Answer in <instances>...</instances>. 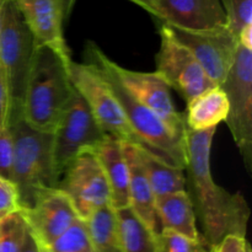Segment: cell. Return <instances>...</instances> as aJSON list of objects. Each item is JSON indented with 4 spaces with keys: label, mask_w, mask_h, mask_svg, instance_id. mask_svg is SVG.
Returning <instances> with one entry per match:
<instances>
[{
    "label": "cell",
    "mask_w": 252,
    "mask_h": 252,
    "mask_svg": "<svg viewBox=\"0 0 252 252\" xmlns=\"http://www.w3.org/2000/svg\"><path fill=\"white\" fill-rule=\"evenodd\" d=\"M217 128L193 130L185 128L187 171L186 187L203 238L216 246L226 235H246L250 208L240 193L218 186L211 174L212 140Z\"/></svg>",
    "instance_id": "1"
},
{
    "label": "cell",
    "mask_w": 252,
    "mask_h": 252,
    "mask_svg": "<svg viewBox=\"0 0 252 252\" xmlns=\"http://www.w3.org/2000/svg\"><path fill=\"white\" fill-rule=\"evenodd\" d=\"M65 59L48 46H37L27 78L21 115L32 128L53 133L75 89Z\"/></svg>",
    "instance_id": "2"
},
{
    "label": "cell",
    "mask_w": 252,
    "mask_h": 252,
    "mask_svg": "<svg viewBox=\"0 0 252 252\" xmlns=\"http://www.w3.org/2000/svg\"><path fill=\"white\" fill-rule=\"evenodd\" d=\"M14 144L12 182L16 186L19 207L29 209L42 193L57 189L59 176L52 152L53 134L32 128L21 113L9 117Z\"/></svg>",
    "instance_id": "3"
},
{
    "label": "cell",
    "mask_w": 252,
    "mask_h": 252,
    "mask_svg": "<svg viewBox=\"0 0 252 252\" xmlns=\"http://www.w3.org/2000/svg\"><path fill=\"white\" fill-rule=\"evenodd\" d=\"M84 58L85 63L93 66L107 83L108 88L111 89L122 110L125 111L128 122L130 123L134 132L139 135L140 139L148 145L150 152L167 164L185 169L186 166L185 139L176 137L161 118L158 117L144 105L138 102L100 62L88 54H84Z\"/></svg>",
    "instance_id": "4"
},
{
    "label": "cell",
    "mask_w": 252,
    "mask_h": 252,
    "mask_svg": "<svg viewBox=\"0 0 252 252\" xmlns=\"http://www.w3.org/2000/svg\"><path fill=\"white\" fill-rule=\"evenodd\" d=\"M37 48L31 30L12 0H4L0 22V66L6 80L10 115L21 113L25 89Z\"/></svg>",
    "instance_id": "5"
},
{
    "label": "cell",
    "mask_w": 252,
    "mask_h": 252,
    "mask_svg": "<svg viewBox=\"0 0 252 252\" xmlns=\"http://www.w3.org/2000/svg\"><path fill=\"white\" fill-rule=\"evenodd\" d=\"M68 71L74 89L86 101L94 117L106 134L150 152L148 145L140 139L128 122L125 111L107 83L93 66L71 59L68 64Z\"/></svg>",
    "instance_id": "6"
},
{
    "label": "cell",
    "mask_w": 252,
    "mask_h": 252,
    "mask_svg": "<svg viewBox=\"0 0 252 252\" xmlns=\"http://www.w3.org/2000/svg\"><path fill=\"white\" fill-rule=\"evenodd\" d=\"M84 54L100 62L138 102L161 118L176 137L185 139V116L176 110L169 85L157 73H142L123 68L111 61L94 42L86 43Z\"/></svg>",
    "instance_id": "7"
},
{
    "label": "cell",
    "mask_w": 252,
    "mask_h": 252,
    "mask_svg": "<svg viewBox=\"0 0 252 252\" xmlns=\"http://www.w3.org/2000/svg\"><path fill=\"white\" fill-rule=\"evenodd\" d=\"M229 102L225 118L249 172L252 171V49L239 44L235 61L220 84Z\"/></svg>",
    "instance_id": "8"
},
{
    "label": "cell",
    "mask_w": 252,
    "mask_h": 252,
    "mask_svg": "<svg viewBox=\"0 0 252 252\" xmlns=\"http://www.w3.org/2000/svg\"><path fill=\"white\" fill-rule=\"evenodd\" d=\"M52 134V152L59 180L78 153L94 149L107 135L76 90Z\"/></svg>",
    "instance_id": "9"
},
{
    "label": "cell",
    "mask_w": 252,
    "mask_h": 252,
    "mask_svg": "<svg viewBox=\"0 0 252 252\" xmlns=\"http://www.w3.org/2000/svg\"><path fill=\"white\" fill-rule=\"evenodd\" d=\"M155 63V73L170 89L177 91L186 102L216 86L196 57L174 36L165 24L160 27V48Z\"/></svg>",
    "instance_id": "10"
},
{
    "label": "cell",
    "mask_w": 252,
    "mask_h": 252,
    "mask_svg": "<svg viewBox=\"0 0 252 252\" xmlns=\"http://www.w3.org/2000/svg\"><path fill=\"white\" fill-rule=\"evenodd\" d=\"M58 189L70 199L76 214L85 220L101 207L110 204V187L100 162L91 150L78 153L66 166Z\"/></svg>",
    "instance_id": "11"
},
{
    "label": "cell",
    "mask_w": 252,
    "mask_h": 252,
    "mask_svg": "<svg viewBox=\"0 0 252 252\" xmlns=\"http://www.w3.org/2000/svg\"><path fill=\"white\" fill-rule=\"evenodd\" d=\"M169 29L196 57L211 80L216 85H220L235 61L239 48L238 36L226 25L204 31H189L171 26Z\"/></svg>",
    "instance_id": "12"
},
{
    "label": "cell",
    "mask_w": 252,
    "mask_h": 252,
    "mask_svg": "<svg viewBox=\"0 0 252 252\" xmlns=\"http://www.w3.org/2000/svg\"><path fill=\"white\" fill-rule=\"evenodd\" d=\"M21 213L41 248L51 245L79 218L69 197L58 187L42 193L31 208Z\"/></svg>",
    "instance_id": "13"
},
{
    "label": "cell",
    "mask_w": 252,
    "mask_h": 252,
    "mask_svg": "<svg viewBox=\"0 0 252 252\" xmlns=\"http://www.w3.org/2000/svg\"><path fill=\"white\" fill-rule=\"evenodd\" d=\"M31 30L37 46H48L71 59L64 38V20L70 14L65 0H12Z\"/></svg>",
    "instance_id": "14"
},
{
    "label": "cell",
    "mask_w": 252,
    "mask_h": 252,
    "mask_svg": "<svg viewBox=\"0 0 252 252\" xmlns=\"http://www.w3.org/2000/svg\"><path fill=\"white\" fill-rule=\"evenodd\" d=\"M154 16L162 24L189 31H204L226 25L220 0H155Z\"/></svg>",
    "instance_id": "15"
},
{
    "label": "cell",
    "mask_w": 252,
    "mask_h": 252,
    "mask_svg": "<svg viewBox=\"0 0 252 252\" xmlns=\"http://www.w3.org/2000/svg\"><path fill=\"white\" fill-rule=\"evenodd\" d=\"M91 152L100 162L107 180L111 206L113 209L129 206V170L123 142L107 134Z\"/></svg>",
    "instance_id": "16"
},
{
    "label": "cell",
    "mask_w": 252,
    "mask_h": 252,
    "mask_svg": "<svg viewBox=\"0 0 252 252\" xmlns=\"http://www.w3.org/2000/svg\"><path fill=\"white\" fill-rule=\"evenodd\" d=\"M123 152L129 170V207L153 234L157 235L161 231V225L155 208V194L139 161L137 148L129 143H123Z\"/></svg>",
    "instance_id": "17"
},
{
    "label": "cell",
    "mask_w": 252,
    "mask_h": 252,
    "mask_svg": "<svg viewBox=\"0 0 252 252\" xmlns=\"http://www.w3.org/2000/svg\"><path fill=\"white\" fill-rule=\"evenodd\" d=\"M155 208L161 229H170L192 239L201 238L196 225V214L187 191L155 197Z\"/></svg>",
    "instance_id": "18"
},
{
    "label": "cell",
    "mask_w": 252,
    "mask_h": 252,
    "mask_svg": "<svg viewBox=\"0 0 252 252\" xmlns=\"http://www.w3.org/2000/svg\"><path fill=\"white\" fill-rule=\"evenodd\" d=\"M229 112V102L220 85H216L187 102L185 116L186 127L193 130L217 128L225 121Z\"/></svg>",
    "instance_id": "19"
},
{
    "label": "cell",
    "mask_w": 252,
    "mask_h": 252,
    "mask_svg": "<svg viewBox=\"0 0 252 252\" xmlns=\"http://www.w3.org/2000/svg\"><path fill=\"white\" fill-rule=\"evenodd\" d=\"M135 148H137L139 161L144 169L155 197L186 189L185 169L167 164L144 148L137 145Z\"/></svg>",
    "instance_id": "20"
},
{
    "label": "cell",
    "mask_w": 252,
    "mask_h": 252,
    "mask_svg": "<svg viewBox=\"0 0 252 252\" xmlns=\"http://www.w3.org/2000/svg\"><path fill=\"white\" fill-rule=\"evenodd\" d=\"M84 221L94 252H123L116 211L111 204L98 208Z\"/></svg>",
    "instance_id": "21"
},
{
    "label": "cell",
    "mask_w": 252,
    "mask_h": 252,
    "mask_svg": "<svg viewBox=\"0 0 252 252\" xmlns=\"http://www.w3.org/2000/svg\"><path fill=\"white\" fill-rule=\"evenodd\" d=\"M123 252H155V235L129 206L115 209Z\"/></svg>",
    "instance_id": "22"
},
{
    "label": "cell",
    "mask_w": 252,
    "mask_h": 252,
    "mask_svg": "<svg viewBox=\"0 0 252 252\" xmlns=\"http://www.w3.org/2000/svg\"><path fill=\"white\" fill-rule=\"evenodd\" d=\"M29 225L20 209L0 219V252H20L24 246Z\"/></svg>",
    "instance_id": "23"
},
{
    "label": "cell",
    "mask_w": 252,
    "mask_h": 252,
    "mask_svg": "<svg viewBox=\"0 0 252 252\" xmlns=\"http://www.w3.org/2000/svg\"><path fill=\"white\" fill-rule=\"evenodd\" d=\"M155 252H214L203 236L192 239L170 229H161L155 235Z\"/></svg>",
    "instance_id": "24"
},
{
    "label": "cell",
    "mask_w": 252,
    "mask_h": 252,
    "mask_svg": "<svg viewBox=\"0 0 252 252\" xmlns=\"http://www.w3.org/2000/svg\"><path fill=\"white\" fill-rule=\"evenodd\" d=\"M41 249L44 252H94L85 221L80 218L76 219L51 245Z\"/></svg>",
    "instance_id": "25"
},
{
    "label": "cell",
    "mask_w": 252,
    "mask_h": 252,
    "mask_svg": "<svg viewBox=\"0 0 252 252\" xmlns=\"http://www.w3.org/2000/svg\"><path fill=\"white\" fill-rule=\"evenodd\" d=\"M226 15V25L238 36L252 24V0H220Z\"/></svg>",
    "instance_id": "26"
},
{
    "label": "cell",
    "mask_w": 252,
    "mask_h": 252,
    "mask_svg": "<svg viewBox=\"0 0 252 252\" xmlns=\"http://www.w3.org/2000/svg\"><path fill=\"white\" fill-rule=\"evenodd\" d=\"M12 162H14V144L12 135L7 126L0 132V176L12 181Z\"/></svg>",
    "instance_id": "27"
},
{
    "label": "cell",
    "mask_w": 252,
    "mask_h": 252,
    "mask_svg": "<svg viewBox=\"0 0 252 252\" xmlns=\"http://www.w3.org/2000/svg\"><path fill=\"white\" fill-rule=\"evenodd\" d=\"M20 209L17 189L14 182L0 176V219Z\"/></svg>",
    "instance_id": "28"
},
{
    "label": "cell",
    "mask_w": 252,
    "mask_h": 252,
    "mask_svg": "<svg viewBox=\"0 0 252 252\" xmlns=\"http://www.w3.org/2000/svg\"><path fill=\"white\" fill-rule=\"evenodd\" d=\"M214 252H251V246L245 236L226 235L214 246Z\"/></svg>",
    "instance_id": "29"
},
{
    "label": "cell",
    "mask_w": 252,
    "mask_h": 252,
    "mask_svg": "<svg viewBox=\"0 0 252 252\" xmlns=\"http://www.w3.org/2000/svg\"><path fill=\"white\" fill-rule=\"evenodd\" d=\"M10 115V97L6 80L0 66V132L7 127Z\"/></svg>",
    "instance_id": "30"
},
{
    "label": "cell",
    "mask_w": 252,
    "mask_h": 252,
    "mask_svg": "<svg viewBox=\"0 0 252 252\" xmlns=\"http://www.w3.org/2000/svg\"><path fill=\"white\" fill-rule=\"evenodd\" d=\"M239 44L244 46L245 48L252 49V24L244 27L238 34Z\"/></svg>",
    "instance_id": "31"
},
{
    "label": "cell",
    "mask_w": 252,
    "mask_h": 252,
    "mask_svg": "<svg viewBox=\"0 0 252 252\" xmlns=\"http://www.w3.org/2000/svg\"><path fill=\"white\" fill-rule=\"evenodd\" d=\"M20 252H41L38 243L36 241V239L33 238V235L31 234L29 229V233L26 235V240H25L24 246H22L21 251Z\"/></svg>",
    "instance_id": "32"
},
{
    "label": "cell",
    "mask_w": 252,
    "mask_h": 252,
    "mask_svg": "<svg viewBox=\"0 0 252 252\" xmlns=\"http://www.w3.org/2000/svg\"><path fill=\"white\" fill-rule=\"evenodd\" d=\"M134 4L139 5L140 7H143L144 10H147L148 12H150L152 15H154L155 11V0H130Z\"/></svg>",
    "instance_id": "33"
},
{
    "label": "cell",
    "mask_w": 252,
    "mask_h": 252,
    "mask_svg": "<svg viewBox=\"0 0 252 252\" xmlns=\"http://www.w3.org/2000/svg\"><path fill=\"white\" fill-rule=\"evenodd\" d=\"M74 2H75V0H65V4H66V7H68L69 12L71 11V7H73Z\"/></svg>",
    "instance_id": "34"
},
{
    "label": "cell",
    "mask_w": 252,
    "mask_h": 252,
    "mask_svg": "<svg viewBox=\"0 0 252 252\" xmlns=\"http://www.w3.org/2000/svg\"><path fill=\"white\" fill-rule=\"evenodd\" d=\"M2 4H4V0H0V22H1V9H2Z\"/></svg>",
    "instance_id": "35"
},
{
    "label": "cell",
    "mask_w": 252,
    "mask_h": 252,
    "mask_svg": "<svg viewBox=\"0 0 252 252\" xmlns=\"http://www.w3.org/2000/svg\"><path fill=\"white\" fill-rule=\"evenodd\" d=\"M39 249H41V248H39ZM41 252H44V251H43V250H42V249H41Z\"/></svg>",
    "instance_id": "36"
}]
</instances>
